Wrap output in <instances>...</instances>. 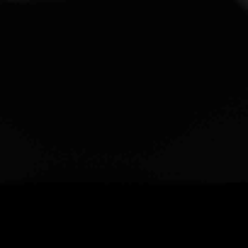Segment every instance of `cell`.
I'll use <instances>...</instances> for the list:
<instances>
[{"label":"cell","mask_w":248,"mask_h":248,"mask_svg":"<svg viewBox=\"0 0 248 248\" xmlns=\"http://www.w3.org/2000/svg\"><path fill=\"white\" fill-rule=\"evenodd\" d=\"M17 3H22V0H17Z\"/></svg>","instance_id":"cell-1"},{"label":"cell","mask_w":248,"mask_h":248,"mask_svg":"<svg viewBox=\"0 0 248 248\" xmlns=\"http://www.w3.org/2000/svg\"><path fill=\"white\" fill-rule=\"evenodd\" d=\"M246 3H248V0H246Z\"/></svg>","instance_id":"cell-2"}]
</instances>
